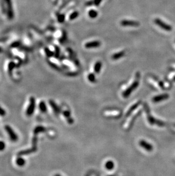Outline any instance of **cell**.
I'll use <instances>...</instances> for the list:
<instances>
[{
	"label": "cell",
	"mask_w": 175,
	"mask_h": 176,
	"mask_svg": "<svg viewBox=\"0 0 175 176\" xmlns=\"http://www.w3.org/2000/svg\"><path fill=\"white\" fill-rule=\"evenodd\" d=\"M35 107H36V103L35 99L34 97H31L30 99V103L28 105L27 109L26 110V115L28 116L33 115L34 112Z\"/></svg>",
	"instance_id": "cell-1"
},
{
	"label": "cell",
	"mask_w": 175,
	"mask_h": 176,
	"mask_svg": "<svg viewBox=\"0 0 175 176\" xmlns=\"http://www.w3.org/2000/svg\"><path fill=\"white\" fill-rule=\"evenodd\" d=\"M5 129L6 131L8 133V134L9 136L10 139L12 142H16L18 140V136L17 134L14 132L13 129L9 125H6L5 127Z\"/></svg>",
	"instance_id": "cell-2"
},
{
	"label": "cell",
	"mask_w": 175,
	"mask_h": 176,
	"mask_svg": "<svg viewBox=\"0 0 175 176\" xmlns=\"http://www.w3.org/2000/svg\"><path fill=\"white\" fill-rule=\"evenodd\" d=\"M154 22L155 24L158 25L160 28H161L163 30H166V31H170L172 29L171 26L167 24L165 22H164L162 20H161V19H160L159 18L155 19Z\"/></svg>",
	"instance_id": "cell-3"
},
{
	"label": "cell",
	"mask_w": 175,
	"mask_h": 176,
	"mask_svg": "<svg viewBox=\"0 0 175 176\" xmlns=\"http://www.w3.org/2000/svg\"><path fill=\"white\" fill-rule=\"evenodd\" d=\"M121 25L123 26H131V27H137L139 26L140 24L138 22L132 20H122L121 22Z\"/></svg>",
	"instance_id": "cell-4"
},
{
	"label": "cell",
	"mask_w": 175,
	"mask_h": 176,
	"mask_svg": "<svg viewBox=\"0 0 175 176\" xmlns=\"http://www.w3.org/2000/svg\"><path fill=\"white\" fill-rule=\"evenodd\" d=\"M138 84H139V81H138V80H135V81L127 89H126V91L124 92V94H124V96H125V97L127 96L128 95L132 92V91H133V89L136 88L138 87Z\"/></svg>",
	"instance_id": "cell-5"
},
{
	"label": "cell",
	"mask_w": 175,
	"mask_h": 176,
	"mask_svg": "<svg viewBox=\"0 0 175 176\" xmlns=\"http://www.w3.org/2000/svg\"><path fill=\"white\" fill-rule=\"evenodd\" d=\"M100 46H101V42L99 41H92V42L86 43L85 44V47L87 48L99 47Z\"/></svg>",
	"instance_id": "cell-6"
},
{
	"label": "cell",
	"mask_w": 175,
	"mask_h": 176,
	"mask_svg": "<svg viewBox=\"0 0 175 176\" xmlns=\"http://www.w3.org/2000/svg\"><path fill=\"white\" fill-rule=\"evenodd\" d=\"M169 98V96L168 94H163L161 95H159V96H155L154 98L153 99V101L155 102H159L162 100H166L167 99Z\"/></svg>",
	"instance_id": "cell-7"
},
{
	"label": "cell",
	"mask_w": 175,
	"mask_h": 176,
	"mask_svg": "<svg viewBox=\"0 0 175 176\" xmlns=\"http://www.w3.org/2000/svg\"><path fill=\"white\" fill-rule=\"evenodd\" d=\"M140 145L148 151H151L152 150V146L144 141H141L140 142Z\"/></svg>",
	"instance_id": "cell-8"
},
{
	"label": "cell",
	"mask_w": 175,
	"mask_h": 176,
	"mask_svg": "<svg viewBox=\"0 0 175 176\" xmlns=\"http://www.w3.org/2000/svg\"><path fill=\"white\" fill-rule=\"evenodd\" d=\"M104 114L108 116H118L120 115V112L118 111H105Z\"/></svg>",
	"instance_id": "cell-9"
},
{
	"label": "cell",
	"mask_w": 175,
	"mask_h": 176,
	"mask_svg": "<svg viewBox=\"0 0 175 176\" xmlns=\"http://www.w3.org/2000/svg\"><path fill=\"white\" fill-rule=\"evenodd\" d=\"M125 55V53L124 51H120L116 54H114V55H112V58L113 60H118V59H120L122 58V57H124Z\"/></svg>",
	"instance_id": "cell-10"
},
{
	"label": "cell",
	"mask_w": 175,
	"mask_h": 176,
	"mask_svg": "<svg viewBox=\"0 0 175 176\" xmlns=\"http://www.w3.org/2000/svg\"><path fill=\"white\" fill-rule=\"evenodd\" d=\"M39 109H40V110L42 112L45 113L47 112V107H46V103L44 101L40 102V103H39Z\"/></svg>",
	"instance_id": "cell-11"
},
{
	"label": "cell",
	"mask_w": 175,
	"mask_h": 176,
	"mask_svg": "<svg viewBox=\"0 0 175 176\" xmlns=\"http://www.w3.org/2000/svg\"><path fill=\"white\" fill-rule=\"evenodd\" d=\"M102 67V63L100 61H98L96 62V63L94 65V70L96 73H99L100 70H101Z\"/></svg>",
	"instance_id": "cell-12"
},
{
	"label": "cell",
	"mask_w": 175,
	"mask_h": 176,
	"mask_svg": "<svg viewBox=\"0 0 175 176\" xmlns=\"http://www.w3.org/2000/svg\"><path fill=\"white\" fill-rule=\"evenodd\" d=\"M26 163V161L25 160L23 159L22 157H18L17 158V160H16V164L19 166H23L25 165Z\"/></svg>",
	"instance_id": "cell-13"
},
{
	"label": "cell",
	"mask_w": 175,
	"mask_h": 176,
	"mask_svg": "<svg viewBox=\"0 0 175 176\" xmlns=\"http://www.w3.org/2000/svg\"><path fill=\"white\" fill-rule=\"evenodd\" d=\"M45 131V128L42 126H38L36 128L34 129V132L35 134H37L38 133H39L40 132H43Z\"/></svg>",
	"instance_id": "cell-14"
},
{
	"label": "cell",
	"mask_w": 175,
	"mask_h": 176,
	"mask_svg": "<svg viewBox=\"0 0 175 176\" xmlns=\"http://www.w3.org/2000/svg\"><path fill=\"white\" fill-rule=\"evenodd\" d=\"M98 12L94 10H91L89 12V16L91 18H95L97 17Z\"/></svg>",
	"instance_id": "cell-15"
},
{
	"label": "cell",
	"mask_w": 175,
	"mask_h": 176,
	"mask_svg": "<svg viewBox=\"0 0 175 176\" xmlns=\"http://www.w3.org/2000/svg\"><path fill=\"white\" fill-rule=\"evenodd\" d=\"M113 167H114V164L112 161H108L105 163V168H106L107 169L111 170L113 168Z\"/></svg>",
	"instance_id": "cell-16"
},
{
	"label": "cell",
	"mask_w": 175,
	"mask_h": 176,
	"mask_svg": "<svg viewBox=\"0 0 175 176\" xmlns=\"http://www.w3.org/2000/svg\"><path fill=\"white\" fill-rule=\"evenodd\" d=\"M50 105L52 107L53 111H54L55 112H58L59 111V108H58V106H57L56 104L55 103V102H53L52 100H50Z\"/></svg>",
	"instance_id": "cell-17"
},
{
	"label": "cell",
	"mask_w": 175,
	"mask_h": 176,
	"mask_svg": "<svg viewBox=\"0 0 175 176\" xmlns=\"http://www.w3.org/2000/svg\"><path fill=\"white\" fill-rule=\"evenodd\" d=\"M78 15H79V13H78V12H73L71 14V15H69V19H71V20H74V19H76V18L78 17Z\"/></svg>",
	"instance_id": "cell-18"
},
{
	"label": "cell",
	"mask_w": 175,
	"mask_h": 176,
	"mask_svg": "<svg viewBox=\"0 0 175 176\" xmlns=\"http://www.w3.org/2000/svg\"><path fill=\"white\" fill-rule=\"evenodd\" d=\"M88 78L89 80L91 82H94L96 80V78H95V76L93 73H90L88 76Z\"/></svg>",
	"instance_id": "cell-19"
},
{
	"label": "cell",
	"mask_w": 175,
	"mask_h": 176,
	"mask_svg": "<svg viewBox=\"0 0 175 176\" xmlns=\"http://www.w3.org/2000/svg\"><path fill=\"white\" fill-rule=\"evenodd\" d=\"M6 148V144L5 142L2 141H0V151H3Z\"/></svg>",
	"instance_id": "cell-20"
},
{
	"label": "cell",
	"mask_w": 175,
	"mask_h": 176,
	"mask_svg": "<svg viewBox=\"0 0 175 176\" xmlns=\"http://www.w3.org/2000/svg\"><path fill=\"white\" fill-rule=\"evenodd\" d=\"M58 20L59 21V22H63L64 20H65V17H64V15H62V14L60 15L58 17Z\"/></svg>",
	"instance_id": "cell-21"
},
{
	"label": "cell",
	"mask_w": 175,
	"mask_h": 176,
	"mask_svg": "<svg viewBox=\"0 0 175 176\" xmlns=\"http://www.w3.org/2000/svg\"><path fill=\"white\" fill-rule=\"evenodd\" d=\"M5 115H6V111H5V109L0 107V116H4Z\"/></svg>",
	"instance_id": "cell-22"
},
{
	"label": "cell",
	"mask_w": 175,
	"mask_h": 176,
	"mask_svg": "<svg viewBox=\"0 0 175 176\" xmlns=\"http://www.w3.org/2000/svg\"><path fill=\"white\" fill-rule=\"evenodd\" d=\"M101 1H102V0H94V5H96V6H99V5L100 4V3H101Z\"/></svg>",
	"instance_id": "cell-23"
},
{
	"label": "cell",
	"mask_w": 175,
	"mask_h": 176,
	"mask_svg": "<svg viewBox=\"0 0 175 176\" xmlns=\"http://www.w3.org/2000/svg\"><path fill=\"white\" fill-rule=\"evenodd\" d=\"M174 79H175V77L174 78Z\"/></svg>",
	"instance_id": "cell-24"
}]
</instances>
